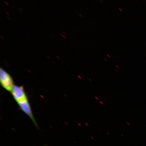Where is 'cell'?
I'll list each match as a JSON object with an SVG mask.
<instances>
[{"label":"cell","instance_id":"6da1fadb","mask_svg":"<svg viewBox=\"0 0 146 146\" xmlns=\"http://www.w3.org/2000/svg\"><path fill=\"white\" fill-rule=\"evenodd\" d=\"M0 82L3 88L11 92L14 85L13 80L10 75L1 67L0 68Z\"/></svg>","mask_w":146,"mask_h":146},{"label":"cell","instance_id":"7a4b0ae2","mask_svg":"<svg viewBox=\"0 0 146 146\" xmlns=\"http://www.w3.org/2000/svg\"><path fill=\"white\" fill-rule=\"evenodd\" d=\"M22 111L28 116L32 120L35 126L38 127V125L33 114L31 107L28 98L24 100L17 103Z\"/></svg>","mask_w":146,"mask_h":146},{"label":"cell","instance_id":"3957f363","mask_svg":"<svg viewBox=\"0 0 146 146\" xmlns=\"http://www.w3.org/2000/svg\"><path fill=\"white\" fill-rule=\"evenodd\" d=\"M11 92L17 103L28 98L24 88L22 86L14 85Z\"/></svg>","mask_w":146,"mask_h":146},{"label":"cell","instance_id":"277c9868","mask_svg":"<svg viewBox=\"0 0 146 146\" xmlns=\"http://www.w3.org/2000/svg\"><path fill=\"white\" fill-rule=\"evenodd\" d=\"M119 10H120V11H123V10H122V9L121 8H119Z\"/></svg>","mask_w":146,"mask_h":146},{"label":"cell","instance_id":"5b68a950","mask_svg":"<svg viewBox=\"0 0 146 146\" xmlns=\"http://www.w3.org/2000/svg\"><path fill=\"white\" fill-rule=\"evenodd\" d=\"M107 56H108V57L109 58H110V56L109 55V54H107Z\"/></svg>","mask_w":146,"mask_h":146},{"label":"cell","instance_id":"8992f818","mask_svg":"<svg viewBox=\"0 0 146 146\" xmlns=\"http://www.w3.org/2000/svg\"><path fill=\"white\" fill-rule=\"evenodd\" d=\"M104 59L105 60V61H108V60L107 59H106V58H104Z\"/></svg>","mask_w":146,"mask_h":146},{"label":"cell","instance_id":"52a82bcc","mask_svg":"<svg viewBox=\"0 0 146 146\" xmlns=\"http://www.w3.org/2000/svg\"></svg>","mask_w":146,"mask_h":146}]
</instances>
